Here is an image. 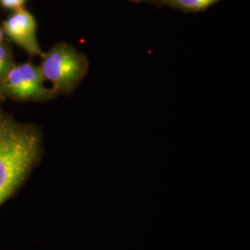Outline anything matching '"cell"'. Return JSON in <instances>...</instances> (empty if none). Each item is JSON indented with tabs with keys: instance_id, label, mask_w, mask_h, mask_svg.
I'll use <instances>...</instances> for the list:
<instances>
[{
	"instance_id": "obj_10",
	"label": "cell",
	"mask_w": 250,
	"mask_h": 250,
	"mask_svg": "<svg viewBox=\"0 0 250 250\" xmlns=\"http://www.w3.org/2000/svg\"><path fill=\"white\" fill-rule=\"evenodd\" d=\"M0 131H1V127H0Z\"/></svg>"
},
{
	"instance_id": "obj_4",
	"label": "cell",
	"mask_w": 250,
	"mask_h": 250,
	"mask_svg": "<svg viewBox=\"0 0 250 250\" xmlns=\"http://www.w3.org/2000/svg\"><path fill=\"white\" fill-rule=\"evenodd\" d=\"M4 32L32 56L44 57L36 37V22L26 9H21L3 23Z\"/></svg>"
},
{
	"instance_id": "obj_11",
	"label": "cell",
	"mask_w": 250,
	"mask_h": 250,
	"mask_svg": "<svg viewBox=\"0 0 250 250\" xmlns=\"http://www.w3.org/2000/svg\"><path fill=\"white\" fill-rule=\"evenodd\" d=\"M0 75H2V74H1V73H0Z\"/></svg>"
},
{
	"instance_id": "obj_6",
	"label": "cell",
	"mask_w": 250,
	"mask_h": 250,
	"mask_svg": "<svg viewBox=\"0 0 250 250\" xmlns=\"http://www.w3.org/2000/svg\"><path fill=\"white\" fill-rule=\"evenodd\" d=\"M9 56L6 48L0 45V73L3 75L9 69Z\"/></svg>"
},
{
	"instance_id": "obj_8",
	"label": "cell",
	"mask_w": 250,
	"mask_h": 250,
	"mask_svg": "<svg viewBox=\"0 0 250 250\" xmlns=\"http://www.w3.org/2000/svg\"><path fill=\"white\" fill-rule=\"evenodd\" d=\"M131 2H133V3H137V4H139V3H146V1L147 0H130Z\"/></svg>"
},
{
	"instance_id": "obj_9",
	"label": "cell",
	"mask_w": 250,
	"mask_h": 250,
	"mask_svg": "<svg viewBox=\"0 0 250 250\" xmlns=\"http://www.w3.org/2000/svg\"><path fill=\"white\" fill-rule=\"evenodd\" d=\"M2 39H3V32H2V30L0 29V43H1Z\"/></svg>"
},
{
	"instance_id": "obj_2",
	"label": "cell",
	"mask_w": 250,
	"mask_h": 250,
	"mask_svg": "<svg viewBox=\"0 0 250 250\" xmlns=\"http://www.w3.org/2000/svg\"><path fill=\"white\" fill-rule=\"evenodd\" d=\"M40 70L44 79L52 83L56 93L70 94L86 75L88 62L75 47L60 43L44 55Z\"/></svg>"
},
{
	"instance_id": "obj_7",
	"label": "cell",
	"mask_w": 250,
	"mask_h": 250,
	"mask_svg": "<svg viewBox=\"0 0 250 250\" xmlns=\"http://www.w3.org/2000/svg\"><path fill=\"white\" fill-rule=\"evenodd\" d=\"M26 0H0V4L6 9L19 10L22 9Z\"/></svg>"
},
{
	"instance_id": "obj_1",
	"label": "cell",
	"mask_w": 250,
	"mask_h": 250,
	"mask_svg": "<svg viewBox=\"0 0 250 250\" xmlns=\"http://www.w3.org/2000/svg\"><path fill=\"white\" fill-rule=\"evenodd\" d=\"M40 151V137L29 128L0 131V205L18 188L34 166Z\"/></svg>"
},
{
	"instance_id": "obj_5",
	"label": "cell",
	"mask_w": 250,
	"mask_h": 250,
	"mask_svg": "<svg viewBox=\"0 0 250 250\" xmlns=\"http://www.w3.org/2000/svg\"><path fill=\"white\" fill-rule=\"evenodd\" d=\"M221 0H147L146 3L156 7H168L185 13L205 11Z\"/></svg>"
},
{
	"instance_id": "obj_3",
	"label": "cell",
	"mask_w": 250,
	"mask_h": 250,
	"mask_svg": "<svg viewBox=\"0 0 250 250\" xmlns=\"http://www.w3.org/2000/svg\"><path fill=\"white\" fill-rule=\"evenodd\" d=\"M44 80L40 67L32 63H24L9 70L3 87L8 94L17 99H51L56 92L45 88Z\"/></svg>"
}]
</instances>
